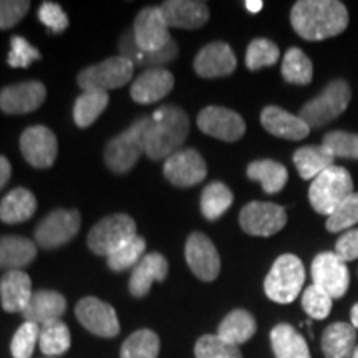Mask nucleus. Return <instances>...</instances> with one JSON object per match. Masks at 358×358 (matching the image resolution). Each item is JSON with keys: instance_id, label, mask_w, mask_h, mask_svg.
<instances>
[{"instance_id": "nucleus-38", "label": "nucleus", "mask_w": 358, "mask_h": 358, "mask_svg": "<svg viewBox=\"0 0 358 358\" xmlns=\"http://www.w3.org/2000/svg\"><path fill=\"white\" fill-rule=\"evenodd\" d=\"M159 338L153 330L141 329L129 335L122 345V358H158Z\"/></svg>"}, {"instance_id": "nucleus-34", "label": "nucleus", "mask_w": 358, "mask_h": 358, "mask_svg": "<svg viewBox=\"0 0 358 358\" xmlns=\"http://www.w3.org/2000/svg\"><path fill=\"white\" fill-rule=\"evenodd\" d=\"M71 345V335L66 324L62 320L48 322L40 327L38 347L48 358L64 355Z\"/></svg>"}, {"instance_id": "nucleus-10", "label": "nucleus", "mask_w": 358, "mask_h": 358, "mask_svg": "<svg viewBox=\"0 0 358 358\" xmlns=\"http://www.w3.org/2000/svg\"><path fill=\"white\" fill-rule=\"evenodd\" d=\"M241 227L249 236L268 237L274 236L287 224V213L279 204L274 203H254L245 204L239 216Z\"/></svg>"}, {"instance_id": "nucleus-24", "label": "nucleus", "mask_w": 358, "mask_h": 358, "mask_svg": "<svg viewBox=\"0 0 358 358\" xmlns=\"http://www.w3.org/2000/svg\"><path fill=\"white\" fill-rule=\"evenodd\" d=\"M261 123L268 133L282 140L299 141L308 136L310 128L302 122L301 116L289 113L279 106H266L261 113Z\"/></svg>"}, {"instance_id": "nucleus-36", "label": "nucleus", "mask_w": 358, "mask_h": 358, "mask_svg": "<svg viewBox=\"0 0 358 358\" xmlns=\"http://www.w3.org/2000/svg\"><path fill=\"white\" fill-rule=\"evenodd\" d=\"M108 93L105 92H83L73 106V120L80 128H88L98 120L108 106Z\"/></svg>"}, {"instance_id": "nucleus-37", "label": "nucleus", "mask_w": 358, "mask_h": 358, "mask_svg": "<svg viewBox=\"0 0 358 358\" xmlns=\"http://www.w3.org/2000/svg\"><path fill=\"white\" fill-rule=\"evenodd\" d=\"M282 77L287 83L308 85L313 78V66L310 58L301 48H289L285 52L284 60H282Z\"/></svg>"}, {"instance_id": "nucleus-1", "label": "nucleus", "mask_w": 358, "mask_h": 358, "mask_svg": "<svg viewBox=\"0 0 358 358\" xmlns=\"http://www.w3.org/2000/svg\"><path fill=\"white\" fill-rule=\"evenodd\" d=\"M290 24L308 42L337 37L347 29V7L337 0H301L292 7Z\"/></svg>"}, {"instance_id": "nucleus-20", "label": "nucleus", "mask_w": 358, "mask_h": 358, "mask_svg": "<svg viewBox=\"0 0 358 358\" xmlns=\"http://www.w3.org/2000/svg\"><path fill=\"white\" fill-rule=\"evenodd\" d=\"M174 87L173 73L166 69L145 70L134 80L129 95L140 105H153L171 93Z\"/></svg>"}, {"instance_id": "nucleus-32", "label": "nucleus", "mask_w": 358, "mask_h": 358, "mask_svg": "<svg viewBox=\"0 0 358 358\" xmlns=\"http://www.w3.org/2000/svg\"><path fill=\"white\" fill-rule=\"evenodd\" d=\"M248 176L252 181L261 182L267 194H275L287 185L289 171L284 164L272 159H257L248 166Z\"/></svg>"}, {"instance_id": "nucleus-53", "label": "nucleus", "mask_w": 358, "mask_h": 358, "mask_svg": "<svg viewBox=\"0 0 358 358\" xmlns=\"http://www.w3.org/2000/svg\"><path fill=\"white\" fill-rule=\"evenodd\" d=\"M352 358H358V345H357V348H355V352H353Z\"/></svg>"}, {"instance_id": "nucleus-41", "label": "nucleus", "mask_w": 358, "mask_h": 358, "mask_svg": "<svg viewBox=\"0 0 358 358\" xmlns=\"http://www.w3.org/2000/svg\"><path fill=\"white\" fill-rule=\"evenodd\" d=\"M196 358H243L239 347L224 342L217 335H203L194 347Z\"/></svg>"}, {"instance_id": "nucleus-45", "label": "nucleus", "mask_w": 358, "mask_h": 358, "mask_svg": "<svg viewBox=\"0 0 358 358\" xmlns=\"http://www.w3.org/2000/svg\"><path fill=\"white\" fill-rule=\"evenodd\" d=\"M322 145L338 158L358 159V134L355 133L330 131L325 134Z\"/></svg>"}, {"instance_id": "nucleus-19", "label": "nucleus", "mask_w": 358, "mask_h": 358, "mask_svg": "<svg viewBox=\"0 0 358 358\" xmlns=\"http://www.w3.org/2000/svg\"><path fill=\"white\" fill-rule=\"evenodd\" d=\"M237 58L224 42H213L201 48L194 58V71L203 78H219L234 73Z\"/></svg>"}, {"instance_id": "nucleus-47", "label": "nucleus", "mask_w": 358, "mask_h": 358, "mask_svg": "<svg viewBox=\"0 0 358 358\" xmlns=\"http://www.w3.org/2000/svg\"><path fill=\"white\" fill-rule=\"evenodd\" d=\"M38 20L53 34H62L69 27V15L55 2H43L38 8Z\"/></svg>"}, {"instance_id": "nucleus-4", "label": "nucleus", "mask_w": 358, "mask_h": 358, "mask_svg": "<svg viewBox=\"0 0 358 358\" xmlns=\"http://www.w3.org/2000/svg\"><path fill=\"white\" fill-rule=\"evenodd\" d=\"M306 282V268L301 259L294 254H284L272 266L266 280L264 290L272 302L292 303L302 292Z\"/></svg>"}, {"instance_id": "nucleus-29", "label": "nucleus", "mask_w": 358, "mask_h": 358, "mask_svg": "<svg viewBox=\"0 0 358 358\" xmlns=\"http://www.w3.org/2000/svg\"><path fill=\"white\" fill-rule=\"evenodd\" d=\"M35 211H37V199L34 192L25 187H15L0 201V221L6 224L29 221Z\"/></svg>"}, {"instance_id": "nucleus-51", "label": "nucleus", "mask_w": 358, "mask_h": 358, "mask_svg": "<svg viewBox=\"0 0 358 358\" xmlns=\"http://www.w3.org/2000/svg\"><path fill=\"white\" fill-rule=\"evenodd\" d=\"M262 7H264L262 0H248V2H245V8H248V10L252 12V13L261 12Z\"/></svg>"}, {"instance_id": "nucleus-12", "label": "nucleus", "mask_w": 358, "mask_h": 358, "mask_svg": "<svg viewBox=\"0 0 358 358\" xmlns=\"http://www.w3.org/2000/svg\"><path fill=\"white\" fill-rule=\"evenodd\" d=\"M313 285L324 290L332 299H340L347 294L350 285V274L347 264L335 252H322L312 262Z\"/></svg>"}, {"instance_id": "nucleus-13", "label": "nucleus", "mask_w": 358, "mask_h": 358, "mask_svg": "<svg viewBox=\"0 0 358 358\" xmlns=\"http://www.w3.org/2000/svg\"><path fill=\"white\" fill-rule=\"evenodd\" d=\"M186 262L198 279L211 282L221 272V257L213 241L203 232H192L185 248Z\"/></svg>"}, {"instance_id": "nucleus-14", "label": "nucleus", "mask_w": 358, "mask_h": 358, "mask_svg": "<svg viewBox=\"0 0 358 358\" xmlns=\"http://www.w3.org/2000/svg\"><path fill=\"white\" fill-rule=\"evenodd\" d=\"M77 319L88 332L96 337L113 338L120 334V322L116 310L110 303L96 297H85L75 308Z\"/></svg>"}, {"instance_id": "nucleus-33", "label": "nucleus", "mask_w": 358, "mask_h": 358, "mask_svg": "<svg viewBox=\"0 0 358 358\" xmlns=\"http://www.w3.org/2000/svg\"><path fill=\"white\" fill-rule=\"evenodd\" d=\"M334 158L324 145L303 146L294 153V164L302 179H315L325 169L334 166Z\"/></svg>"}, {"instance_id": "nucleus-6", "label": "nucleus", "mask_w": 358, "mask_h": 358, "mask_svg": "<svg viewBox=\"0 0 358 358\" xmlns=\"http://www.w3.org/2000/svg\"><path fill=\"white\" fill-rule=\"evenodd\" d=\"M352 90L348 83L343 80H334L319 96L302 106L299 116L308 128H320L338 118L347 110Z\"/></svg>"}, {"instance_id": "nucleus-18", "label": "nucleus", "mask_w": 358, "mask_h": 358, "mask_svg": "<svg viewBox=\"0 0 358 358\" xmlns=\"http://www.w3.org/2000/svg\"><path fill=\"white\" fill-rule=\"evenodd\" d=\"M47 88L40 82H22L0 92V110L7 115H24L42 106Z\"/></svg>"}, {"instance_id": "nucleus-15", "label": "nucleus", "mask_w": 358, "mask_h": 358, "mask_svg": "<svg viewBox=\"0 0 358 358\" xmlns=\"http://www.w3.org/2000/svg\"><path fill=\"white\" fill-rule=\"evenodd\" d=\"M20 151L27 163L34 168H50L58 155L55 133L42 124L27 128L20 136Z\"/></svg>"}, {"instance_id": "nucleus-31", "label": "nucleus", "mask_w": 358, "mask_h": 358, "mask_svg": "<svg viewBox=\"0 0 358 358\" xmlns=\"http://www.w3.org/2000/svg\"><path fill=\"white\" fill-rule=\"evenodd\" d=\"M271 345L275 358H312L306 338L289 324L272 329Z\"/></svg>"}, {"instance_id": "nucleus-11", "label": "nucleus", "mask_w": 358, "mask_h": 358, "mask_svg": "<svg viewBox=\"0 0 358 358\" xmlns=\"http://www.w3.org/2000/svg\"><path fill=\"white\" fill-rule=\"evenodd\" d=\"M133 37L143 52L153 53L171 42L169 27L161 7H145L138 12L133 24Z\"/></svg>"}, {"instance_id": "nucleus-17", "label": "nucleus", "mask_w": 358, "mask_h": 358, "mask_svg": "<svg viewBox=\"0 0 358 358\" xmlns=\"http://www.w3.org/2000/svg\"><path fill=\"white\" fill-rule=\"evenodd\" d=\"M198 127L208 136L221 141H237L244 136L245 123L243 116L222 106H208L198 115Z\"/></svg>"}, {"instance_id": "nucleus-39", "label": "nucleus", "mask_w": 358, "mask_h": 358, "mask_svg": "<svg viewBox=\"0 0 358 358\" xmlns=\"http://www.w3.org/2000/svg\"><path fill=\"white\" fill-rule=\"evenodd\" d=\"M146 250V241L141 236H134L131 239H128L127 243H123L118 249H115L113 252L106 257L108 267L115 272H123L128 271L136 266L138 262L145 257Z\"/></svg>"}, {"instance_id": "nucleus-7", "label": "nucleus", "mask_w": 358, "mask_h": 358, "mask_svg": "<svg viewBox=\"0 0 358 358\" xmlns=\"http://www.w3.org/2000/svg\"><path fill=\"white\" fill-rule=\"evenodd\" d=\"M134 65L122 55L110 57L101 64L92 65L78 73L77 82L83 92H105L122 88L133 77Z\"/></svg>"}, {"instance_id": "nucleus-9", "label": "nucleus", "mask_w": 358, "mask_h": 358, "mask_svg": "<svg viewBox=\"0 0 358 358\" xmlns=\"http://www.w3.org/2000/svg\"><path fill=\"white\" fill-rule=\"evenodd\" d=\"M82 216L77 209H55L35 227V243L43 249H57L69 244L78 234Z\"/></svg>"}, {"instance_id": "nucleus-26", "label": "nucleus", "mask_w": 358, "mask_h": 358, "mask_svg": "<svg viewBox=\"0 0 358 358\" xmlns=\"http://www.w3.org/2000/svg\"><path fill=\"white\" fill-rule=\"evenodd\" d=\"M66 310V301L60 292L55 290H37L30 299L29 306L22 312L25 322H34L37 325H45L48 322L62 320Z\"/></svg>"}, {"instance_id": "nucleus-44", "label": "nucleus", "mask_w": 358, "mask_h": 358, "mask_svg": "<svg viewBox=\"0 0 358 358\" xmlns=\"http://www.w3.org/2000/svg\"><path fill=\"white\" fill-rule=\"evenodd\" d=\"M40 325L34 322H24L13 335L10 343V352L13 358H30L38 343Z\"/></svg>"}, {"instance_id": "nucleus-30", "label": "nucleus", "mask_w": 358, "mask_h": 358, "mask_svg": "<svg viewBox=\"0 0 358 358\" xmlns=\"http://www.w3.org/2000/svg\"><path fill=\"white\" fill-rule=\"evenodd\" d=\"M257 330V322L248 310L237 308L224 317L217 329V337H221L224 342L231 345H243L254 337Z\"/></svg>"}, {"instance_id": "nucleus-46", "label": "nucleus", "mask_w": 358, "mask_h": 358, "mask_svg": "<svg viewBox=\"0 0 358 358\" xmlns=\"http://www.w3.org/2000/svg\"><path fill=\"white\" fill-rule=\"evenodd\" d=\"M35 60H40V52L32 43H29L24 37H19V35L10 38V53L7 57V64L12 69H27Z\"/></svg>"}, {"instance_id": "nucleus-40", "label": "nucleus", "mask_w": 358, "mask_h": 358, "mask_svg": "<svg viewBox=\"0 0 358 358\" xmlns=\"http://www.w3.org/2000/svg\"><path fill=\"white\" fill-rule=\"evenodd\" d=\"M279 47L268 38H256L249 43L245 52V66L250 71H257L264 66H271L279 60Z\"/></svg>"}, {"instance_id": "nucleus-8", "label": "nucleus", "mask_w": 358, "mask_h": 358, "mask_svg": "<svg viewBox=\"0 0 358 358\" xmlns=\"http://www.w3.org/2000/svg\"><path fill=\"white\" fill-rule=\"evenodd\" d=\"M136 236V222L128 214H111L98 221L88 232L87 244L96 256L108 257L115 249Z\"/></svg>"}, {"instance_id": "nucleus-16", "label": "nucleus", "mask_w": 358, "mask_h": 358, "mask_svg": "<svg viewBox=\"0 0 358 358\" xmlns=\"http://www.w3.org/2000/svg\"><path fill=\"white\" fill-rule=\"evenodd\" d=\"M164 176L178 187L199 185L208 176L206 161L196 150H179L164 161Z\"/></svg>"}, {"instance_id": "nucleus-48", "label": "nucleus", "mask_w": 358, "mask_h": 358, "mask_svg": "<svg viewBox=\"0 0 358 358\" xmlns=\"http://www.w3.org/2000/svg\"><path fill=\"white\" fill-rule=\"evenodd\" d=\"M30 8L29 0H0V29L8 30L24 19Z\"/></svg>"}, {"instance_id": "nucleus-28", "label": "nucleus", "mask_w": 358, "mask_h": 358, "mask_svg": "<svg viewBox=\"0 0 358 358\" xmlns=\"http://www.w3.org/2000/svg\"><path fill=\"white\" fill-rule=\"evenodd\" d=\"M357 348V330L352 324L335 322L324 330L322 352L325 358H352Z\"/></svg>"}, {"instance_id": "nucleus-2", "label": "nucleus", "mask_w": 358, "mask_h": 358, "mask_svg": "<svg viewBox=\"0 0 358 358\" xmlns=\"http://www.w3.org/2000/svg\"><path fill=\"white\" fill-rule=\"evenodd\" d=\"M189 133V118L176 105H161L151 115L145 134V155L150 159H168L181 150Z\"/></svg>"}, {"instance_id": "nucleus-25", "label": "nucleus", "mask_w": 358, "mask_h": 358, "mask_svg": "<svg viewBox=\"0 0 358 358\" xmlns=\"http://www.w3.org/2000/svg\"><path fill=\"white\" fill-rule=\"evenodd\" d=\"M32 295V280L24 271H8L0 279V302L6 312H24Z\"/></svg>"}, {"instance_id": "nucleus-52", "label": "nucleus", "mask_w": 358, "mask_h": 358, "mask_svg": "<svg viewBox=\"0 0 358 358\" xmlns=\"http://www.w3.org/2000/svg\"><path fill=\"white\" fill-rule=\"evenodd\" d=\"M350 319H352V325H353V329L358 330V302L355 303V306L352 307V312H350Z\"/></svg>"}, {"instance_id": "nucleus-3", "label": "nucleus", "mask_w": 358, "mask_h": 358, "mask_svg": "<svg viewBox=\"0 0 358 358\" xmlns=\"http://www.w3.org/2000/svg\"><path fill=\"white\" fill-rule=\"evenodd\" d=\"M353 194L350 173L342 166H330L312 181L308 199L313 211L330 216L343 201Z\"/></svg>"}, {"instance_id": "nucleus-43", "label": "nucleus", "mask_w": 358, "mask_h": 358, "mask_svg": "<svg viewBox=\"0 0 358 358\" xmlns=\"http://www.w3.org/2000/svg\"><path fill=\"white\" fill-rule=\"evenodd\" d=\"M334 299L317 285H308L302 295V308L313 320H324L330 315Z\"/></svg>"}, {"instance_id": "nucleus-22", "label": "nucleus", "mask_w": 358, "mask_h": 358, "mask_svg": "<svg viewBox=\"0 0 358 358\" xmlns=\"http://www.w3.org/2000/svg\"><path fill=\"white\" fill-rule=\"evenodd\" d=\"M168 27L194 30L209 20V7L199 0H168L161 3Z\"/></svg>"}, {"instance_id": "nucleus-21", "label": "nucleus", "mask_w": 358, "mask_h": 358, "mask_svg": "<svg viewBox=\"0 0 358 358\" xmlns=\"http://www.w3.org/2000/svg\"><path fill=\"white\" fill-rule=\"evenodd\" d=\"M169 271L168 259L159 252L146 254L136 266L133 267L129 277L128 289L133 297L141 299L150 292L153 282H163L166 279Z\"/></svg>"}, {"instance_id": "nucleus-35", "label": "nucleus", "mask_w": 358, "mask_h": 358, "mask_svg": "<svg viewBox=\"0 0 358 358\" xmlns=\"http://www.w3.org/2000/svg\"><path fill=\"white\" fill-rule=\"evenodd\" d=\"M234 194L224 182H211L201 194V213L208 221H216L232 206Z\"/></svg>"}, {"instance_id": "nucleus-27", "label": "nucleus", "mask_w": 358, "mask_h": 358, "mask_svg": "<svg viewBox=\"0 0 358 358\" xmlns=\"http://www.w3.org/2000/svg\"><path fill=\"white\" fill-rule=\"evenodd\" d=\"M37 257V245L34 241L20 236L0 237V268L22 271Z\"/></svg>"}, {"instance_id": "nucleus-49", "label": "nucleus", "mask_w": 358, "mask_h": 358, "mask_svg": "<svg viewBox=\"0 0 358 358\" xmlns=\"http://www.w3.org/2000/svg\"><path fill=\"white\" fill-rule=\"evenodd\" d=\"M335 254H337L343 262L358 259V229L348 231L340 237L337 241V245H335Z\"/></svg>"}, {"instance_id": "nucleus-50", "label": "nucleus", "mask_w": 358, "mask_h": 358, "mask_svg": "<svg viewBox=\"0 0 358 358\" xmlns=\"http://www.w3.org/2000/svg\"><path fill=\"white\" fill-rule=\"evenodd\" d=\"M10 174H12L10 163H8V159L6 158V156L0 155V189H3V187H6L8 179H10Z\"/></svg>"}, {"instance_id": "nucleus-23", "label": "nucleus", "mask_w": 358, "mask_h": 358, "mask_svg": "<svg viewBox=\"0 0 358 358\" xmlns=\"http://www.w3.org/2000/svg\"><path fill=\"white\" fill-rule=\"evenodd\" d=\"M178 53L179 48L174 40H171V42H169L164 48H161V50L148 53L143 52L136 45V42H134L133 30L124 32L122 35V38H120V55L128 58V60L131 62L134 66H138V69H163V65L171 64V62L176 60Z\"/></svg>"}, {"instance_id": "nucleus-42", "label": "nucleus", "mask_w": 358, "mask_h": 358, "mask_svg": "<svg viewBox=\"0 0 358 358\" xmlns=\"http://www.w3.org/2000/svg\"><path fill=\"white\" fill-rule=\"evenodd\" d=\"M358 222V192H353L350 198L343 201L327 219V231L342 232L350 229Z\"/></svg>"}, {"instance_id": "nucleus-5", "label": "nucleus", "mask_w": 358, "mask_h": 358, "mask_svg": "<svg viewBox=\"0 0 358 358\" xmlns=\"http://www.w3.org/2000/svg\"><path fill=\"white\" fill-rule=\"evenodd\" d=\"M151 116H143L131 127L111 138L105 148V163L113 173L123 174L131 169L145 155V134L150 127Z\"/></svg>"}]
</instances>
